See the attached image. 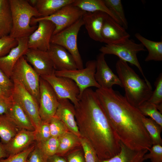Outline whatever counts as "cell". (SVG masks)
Returning a JSON list of instances; mask_svg holds the SVG:
<instances>
[{
    "label": "cell",
    "mask_w": 162,
    "mask_h": 162,
    "mask_svg": "<svg viewBox=\"0 0 162 162\" xmlns=\"http://www.w3.org/2000/svg\"><path fill=\"white\" fill-rule=\"evenodd\" d=\"M101 35L102 42L106 44L117 43L130 37L125 29L108 14L104 20Z\"/></svg>",
    "instance_id": "obj_15"
},
{
    "label": "cell",
    "mask_w": 162,
    "mask_h": 162,
    "mask_svg": "<svg viewBox=\"0 0 162 162\" xmlns=\"http://www.w3.org/2000/svg\"><path fill=\"white\" fill-rule=\"evenodd\" d=\"M48 157L36 143L35 147L29 154L27 162H48Z\"/></svg>",
    "instance_id": "obj_41"
},
{
    "label": "cell",
    "mask_w": 162,
    "mask_h": 162,
    "mask_svg": "<svg viewBox=\"0 0 162 162\" xmlns=\"http://www.w3.org/2000/svg\"><path fill=\"white\" fill-rule=\"evenodd\" d=\"M79 140L82 148L86 162H97L98 158L96 153L90 144L81 137H79Z\"/></svg>",
    "instance_id": "obj_39"
},
{
    "label": "cell",
    "mask_w": 162,
    "mask_h": 162,
    "mask_svg": "<svg viewBox=\"0 0 162 162\" xmlns=\"http://www.w3.org/2000/svg\"><path fill=\"white\" fill-rule=\"evenodd\" d=\"M12 19V27L9 36L14 38L28 37L37 29L32 26V18L41 15L35 8L26 0H9Z\"/></svg>",
    "instance_id": "obj_4"
},
{
    "label": "cell",
    "mask_w": 162,
    "mask_h": 162,
    "mask_svg": "<svg viewBox=\"0 0 162 162\" xmlns=\"http://www.w3.org/2000/svg\"><path fill=\"white\" fill-rule=\"evenodd\" d=\"M105 5L114 14L119 20L120 25L125 29L128 27L123 6L121 0H103Z\"/></svg>",
    "instance_id": "obj_31"
},
{
    "label": "cell",
    "mask_w": 162,
    "mask_h": 162,
    "mask_svg": "<svg viewBox=\"0 0 162 162\" xmlns=\"http://www.w3.org/2000/svg\"><path fill=\"white\" fill-rule=\"evenodd\" d=\"M67 162H86L83 152L80 150H76L66 155Z\"/></svg>",
    "instance_id": "obj_43"
},
{
    "label": "cell",
    "mask_w": 162,
    "mask_h": 162,
    "mask_svg": "<svg viewBox=\"0 0 162 162\" xmlns=\"http://www.w3.org/2000/svg\"><path fill=\"white\" fill-rule=\"evenodd\" d=\"M12 102L11 96L7 98L0 97V115H7Z\"/></svg>",
    "instance_id": "obj_44"
},
{
    "label": "cell",
    "mask_w": 162,
    "mask_h": 162,
    "mask_svg": "<svg viewBox=\"0 0 162 162\" xmlns=\"http://www.w3.org/2000/svg\"><path fill=\"white\" fill-rule=\"evenodd\" d=\"M10 97H8L5 94V93L3 91L0 86V97L4 98H7Z\"/></svg>",
    "instance_id": "obj_47"
},
{
    "label": "cell",
    "mask_w": 162,
    "mask_h": 162,
    "mask_svg": "<svg viewBox=\"0 0 162 162\" xmlns=\"http://www.w3.org/2000/svg\"><path fill=\"white\" fill-rule=\"evenodd\" d=\"M12 19L9 0H0V38L9 35Z\"/></svg>",
    "instance_id": "obj_28"
},
{
    "label": "cell",
    "mask_w": 162,
    "mask_h": 162,
    "mask_svg": "<svg viewBox=\"0 0 162 162\" xmlns=\"http://www.w3.org/2000/svg\"><path fill=\"white\" fill-rule=\"evenodd\" d=\"M96 67V61L89 60L86 62V67L82 69L56 70L55 74L58 76L70 78L76 82L80 89L79 99L86 89L91 87L100 88L95 78Z\"/></svg>",
    "instance_id": "obj_10"
},
{
    "label": "cell",
    "mask_w": 162,
    "mask_h": 162,
    "mask_svg": "<svg viewBox=\"0 0 162 162\" xmlns=\"http://www.w3.org/2000/svg\"><path fill=\"white\" fill-rule=\"evenodd\" d=\"M116 68L128 101L136 107L147 101L153 92L152 87L142 79L127 62L119 59L116 63Z\"/></svg>",
    "instance_id": "obj_3"
},
{
    "label": "cell",
    "mask_w": 162,
    "mask_h": 162,
    "mask_svg": "<svg viewBox=\"0 0 162 162\" xmlns=\"http://www.w3.org/2000/svg\"><path fill=\"white\" fill-rule=\"evenodd\" d=\"M155 89L148 100L154 104L159 111L162 113V74H160L154 83Z\"/></svg>",
    "instance_id": "obj_33"
},
{
    "label": "cell",
    "mask_w": 162,
    "mask_h": 162,
    "mask_svg": "<svg viewBox=\"0 0 162 162\" xmlns=\"http://www.w3.org/2000/svg\"><path fill=\"white\" fill-rule=\"evenodd\" d=\"M134 36L148 51V55L145 60V62L162 61V41H155L148 40L139 33H136Z\"/></svg>",
    "instance_id": "obj_26"
},
{
    "label": "cell",
    "mask_w": 162,
    "mask_h": 162,
    "mask_svg": "<svg viewBox=\"0 0 162 162\" xmlns=\"http://www.w3.org/2000/svg\"><path fill=\"white\" fill-rule=\"evenodd\" d=\"M8 156V155L4 149L3 144L0 141V159L5 158Z\"/></svg>",
    "instance_id": "obj_46"
},
{
    "label": "cell",
    "mask_w": 162,
    "mask_h": 162,
    "mask_svg": "<svg viewBox=\"0 0 162 162\" xmlns=\"http://www.w3.org/2000/svg\"><path fill=\"white\" fill-rule=\"evenodd\" d=\"M148 151L149 152L144 155L145 160L149 159L151 162H162V145H152Z\"/></svg>",
    "instance_id": "obj_40"
},
{
    "label": "cell",
    "mask_w": 162,
    "mask_h": 162,
    "mask_svg": "<svg viewBox=\"0 0 162 162\" xmlns=\"http://www.w3.org/2000/svg\"><path fill=\"white\" fill-rule=\"evenodd\" d=\"M79 137L69 131L59 137L58 147L56 154L63 156L71 148L80 144Z\"/></svg>",
    "instance_id": "obj_29"
},
{
    "label": "cell",
    "mask_w": 162,
    "mask_h": 162,
    "mask_svg": "<svg viewBox=\"0 0 162 162\" xmlns=\"http://www.w3.org/2000/svg\"><path fill=\"white\" fill-rule=\"evenodd\" d=\"M72 4L86 12L101 11L105 13L120 25L118 19L106 6L103 0H75Z\"/></svg>",
    "instance_id": "obj_25"
},
{
    "label": "cell",
    "mask_w": 162,
    "mask_h": 162,
    "mask_svg": "<svg viewBox=\"0 0 162 162\" xmlns=\"http://www.w3.org/2000/svg\"><path fill=\"white\" fill-rule=\"evenodd\" d=\"M86 12L71 4L64 6L49 16L33 17L31 20V25H36L37 22L40 20H49L55 26L53 35L74 24L82 18Z\"/></svg>",
    "instance_id": "obj_9"
},
{
    "label": "cell",
    "mask_w": 162,
    "mask_h": 162,
    "mask_svg": "<svg viewBox=\"0 0 162 162\" xmlns=\"http://www.w3.org/2000/svg\"><path fill=\"white\" fill-rule=\"evenodd\" d=\"M79 100L74 106L80 137L90 144L99 160L117 154L120 151L121 142L95 91L90 88L86 89Z\"/></svg>",
    "instance_id": "obj_1"
},
{
    "label": "cell",
    "mask_w": 162,
    "mask_h": 162,
    "mask_svg": "<svg viewBox=\"0 0 162 162\" xmlns=\"http://www.w3.org/2000/svg\"><path fill=\"white\" fill-rule=\"evenodd\" d=\"M120 152L114 156L107 159L99 160L97 162H146L144 155L147 149L136 150L128 147L121 142Z\"/></svg>",
    "instance_id": "obj_22"
},
{
    "label": "cell",
    "mask_w": 162,
    "mask_h": 162,
    "mask_svg": "<svg viewBox=\"0 0 162 162\" xmlns=\"http://www.w3.org/2000/svg\"><path fill=\"white\" fill-rule=\"evenodd\" d=\"M39 89V115L42 121L49 122L55 115L58 105V100L51 86L40 76Z\"/></svg>",
    "instance_id": "obj_12"
},
{
    "label": "cell",
    "mask_w": 162,
    "mask_h": 162,
    "mask_svg": "<svg viewBox=\"0 0 162 162\" xmlns=\"http://www.w3.org/2000/svg\"><path fill=\"white\" fill-rule=\"evenodd\" d=\"M49 123L51 136L58 138L69 131L64 124L55 116L51 118Z\"/></svg>",
    "instance_id": "obj_35"
},
{
    "label": "cell",
    "mask_w": 162,
    "mask_h": 162,
    "mask_svg": "<svg viewBox=\"0 0 162 162\" xmlns=\"http://www.w3.org/2000/svg\"><path fill=\"white\" fill-rule=\"evenodd\" d=\"M48 162H67L66 159L63 156L56 154L48 157Z\"/></svg>",
    "instance_id": "obj_45"
},
{
    "label": "cell",
    "mask_w": 162,
    "mask_h": 162,
    "mask_svg": "<svg viewBox=\"0 0 162 162\" xmlns=\"http://www.w3.org/2000/svg\"><path fill=\"white\" fill-rule=\"evenodd\" d=\"M0 86L8 97H11L14 88L13 82L0 69Z\"/></svg>",
    "instance_id": "obj_42"
},
{
    "label": "cell",
    "mask_w": 162,
    "mask_h": 162,
    "mask_svg": "<svg viewBox=\"0 0 162 162\" xmlns=\"http://www.w3.org/2000/svg\"><path fill=\"white\" fill-rule=\"evenodd\" d=\"M40 77L51 86L58 100L67 99L70 100L74 106L77 104L80 89L76 84L72 80L67 77L57 76L55 73Z\"/></svg>",
    "instance_id": "obj_11"
},
{
    "label": "cell",
    "mask_w": 162,
    "mask_h": 162,
    "mask_svg": "<svg viewBox=\"0 0 162 162\" xmlns=\"http://www.w3.org/2000/svg\"><path fill=\"white\" fill-rule=\"evenodd\" d=\"M7 115L20 129L31 131L35 130L28 117L20 105L13 99L11 105Z\"/></svg>",
    "instance_id": "obj_23"
},
{
    "label": "cell",
    "mask_w": 162,
    "mask_h": 162,
    "mask_svg": "<svg viewBox=\"0 0 162 162\" xmlns=\"http://www.w3.org/2000/svg\"><path fill=\"white\" fill-rule=\"evenodd\" d=\"M34 131L21 129L8 142L3 144L8 156L20 153L29 147L35 141Z\"/></svg>",
    "instance_id": "obj_20"
},
{
    "label": "cell",
    "mask_w": 162,
    "mask_h": 162,
    "mask_svg": "<svg viewBox=\"0 0 162 162\" xmlns=\"http://www.w3.org/2000/svg\"><path fill=\"white\" fill-rule=\"evenodd\" d=\"M107 14L101 11L86 12L82 17L89 37L94 41L102 42L101 32Z\"/></svg>",
    "instance_id": "obj_21"
},
{
    "label": "cell",
    "mask_w": 162,
    "mask_h": 162,
    "mask_svg": "<svg viewBox=\"0 0 162 162\" xmlns=\"http://www.w3.org/2000/svg\"><path fill=\"white\" fill-rule=\"evenodd\" d=\"M11 80L14 83L12 99L21 106L30 118L35 130H37L42 122L39 114V103L20 82L15 79Z\"/></svg>",
    "instance_id": "obj_8"
},
{
    "label": "cell",
    "mask_w": 162,
    "mask_h": 162,
    "mask_svg": "<svg viewBox=\"0 0 162 162\" xmlns=\"http://www.w3.org/2000/svg\"><path fill=\"white\" fill-rule=\"evenodd\" d=\"M95 92L120 142L132 149L148 151L152 142L143 122L145 116L138 108L112 88H100Z\"/></svg>",
    "instance_id": "obj_2"
},
{
    "label": "cell",
    "mask_w": 162,
    "mask_h": 162,
    "mask_svg": "<svg viewBox=\"0 0 162 162\" xmlns=\"http://www.w3.org/2000/svg\"><path fill=\"white\" fill-rule=\"evenodd\" d=\"M18 44L17 40L9 35L0 38V57L7 55Z\"/></svg>",
    "instance_id": "obj_36"
},
{
    "label": "cell",
    "mask_w": 162,
    "mask_h": 162,
    "mask_svg": "<svg viewBox=\"0 0 162 162\" xmlns=\"http://www.w3.org/2000/svg\"><path fill=\"white\" fill-rule=\"evenodd\" d=\"M142 121L150 136L152 145L158 144L162 145L161 133L162 127L150 118L144 117Z\"/></svg>",
    "instance_id": "obj_30"
},
{
    "label": "cell",
    "mask_w": 162,
    "mask_h": 162,
    "mask_svg": "<svg viewBox=\"0 0 162 162\" xmlns=\"http://www.w3.org/2000/svg\"><path fill=\"white\" fill-rule=\"evenodd\" d=\"M40 77L23 56L14 65L10 79L20 82L39 104Z\"/></svg>",
    "instance_id": "obj_7"
},
{
    "label": "cell",
    "mask_w": 162,
    "mask_h": 162,
    "mask_svg": "<svg viewBox=\"0 0 162 162\" xmlns=\"http://www.w3.org/2000/svg\"><path fill=\"white\" fill-rule=\"evenodd\" d=\"M58 100V105L54 116L64 124L69 131L80 137L75 118L74 105L67 99Z\"/></svg>",
    "instance_id": "obj_19"
},
{
    "label": "cell",
    "mask_w": 162,
    "mask_h": 162,
    "mask_svg": "<svg viewBox=\"0 0 162 162\" xmlns=\"http://www.w3.org/2000/svg\"><path fill=\"white\" fill-rule=\"evenodd\" d=\"M145 116H149L162 127V115L153 104L145 101L137 107Z\"/></svg>",
    "instance_id": "obj_32"
},
{
    "label": "cell",
    "mask_w": 162,
    "mask_h": 162,
    "mask_svg": "<svg viewBox=\"0 0 162 162\" xmlns=\"http://www.w3.org/2000/svg\"><path fill=\"white\" fill-rule=\"evenodd\" d=\"M56 70L77 69L72 56L64 48L57 45L50 44L47 51Z\"/></svg>",
    "instance_id": "obj_18"
},
{
    "label": "cell",
    "mask_w": 162,
    "mask_h": 162,
    "mask_svg": "<svg viewBox=\"0 0 162 162\" xmlns=\"http://www.w3.org/2000/svg\"><path fill=\"white\" fill-rule=\"evenodd\" d=\"M21 129L8 116L0 115V138L3 144L8 142Z\"/></svg>",
    "instance_id": "obj_27"
},
{
    "label": "cell",
    "mask_w": 162,
    "mask_h": 162,
    "mask_svg": "<svg viewBox=\"0 0 162 162\" xmlns=\"http://www.w3.org/2000/svg\"><path fill=\"white\" fill-rule=\"evenodd\" d=\"M34 132L36 142L41 143L48 140L51 136L49 122L42 121L39 127Z\"/></svg>",
    "instance_id": "obj_37"
},
{
    "label": "cell",
    "mask_w": 162,
    "mask_h": 162,
    "mask_svg": "<svg viewBox=\"0 0 162 162\" xmlns=\"http://www.w3.org/2000/svg\"><path fill=\"white\" fill-rule=\"evenodd\" d=\"M24 56L39 76L55 73L56 70L47 51L28 49Z\"/></svg>",
    "instance_id": "obj_14"
},
{
    "label": "cell",
    "mask_w": 162,
    "mask_h": 162,
    "mask_svg": "<svg viewBox=\"0 0 162 162\" xmlns=\"http://www.w3.org/2000/svg\"><path fill=\"white\" fill-rule=\"evenodd\" d=\"M105 55L100 53L97 56L95 78L100 88H112L114 85L122 87L121 82L118 76L110 68L105 59Z\"/></svg>",
    "instance_id": "obj_16"
},
{
    "label": "cell",
    "mask_w": 162,
    "mask_h": 162,
    "mask_svg": "<svg viewBox=\"0 0 162 162\" xmlns=\"http://www.w3.org/2000/svg\"><path fill=\"white\" fill-rule=\"evenodd\" d=\"M18 44L6 55L0 57V69L10 78L13 68L19 59L26 54L28 49V37L16 39Z\"/></svg>",
    "instance_id": "obj_17"
},
{
    "label": "cell",
    "mask_w": 162,
    "mask_h": 162,
    "mask_svg": "<svg viewBox=\"0 0 162 162\" xmlns=\"http://www.w3.org/2000/svg\"><path fill=\"white\" fill-rule=\"evenodd\" d=\"M37 23V28L28 37V48L47 51L50 47L55 25L51 21L45 20H39Z\"/></svg>",
    "instance_id": "obj_13"
},
{
    "label": "cell",
    "mask_w": 162,
    "mask_h": 162,
    "mask_svg": "<svg viewBox=\"0 0 162 162\" xmlns=\"http://www.w3.org/2000/svg\"><path fill=\"white\" fill-rule=\"evenodd\" d=\"M35 146V143L20 153L0 159V162H27L29 154Z\"/></svg>",
    "instance_id": "obj_38"
},
{
    "label": "cell",
    "mask_w": 162,
    "mask_h": 162,
    "mask_svg": "<svg viewBox=\"0 0 162 162\" xmlns=\"http://www.w3.org/2000/svg\"><path fill=\"white\" fill-rule=\"evenodd\" d=\"M84 25L82 18L71 26L53 35L50 40L51 44L63 47L70 54L78 69L84 68L83 61L77 44L78 34L80 28Z\"/></svg>",
    "instance_id": "obj_6"
},
{
    "label": "cell",
    "mask_w": 162,
    "mask_h": 162,
    "mask_svg": "<svg viewBox=\"0 0 162 162\" xmlns=\"http://www.w3.org/2000/svg\"><path fill=\"white\" fill-rule=\"evenodd\" d=\"M36 143L43 152L48 157L56 154L59 146L58 138L51 136L48 140L43 142Z\"/></svg>",
    "instance_id": "obj_34"
},
{
    "label": "cell",
    "mask_w": 162,
    "mask_h": 162,
    "mask_svg": "<svg viewBox=\"0 0 162 162\" xmlns=\"http://www.w3.org/2000/svg\"><path fill=\"white\" fill-rule=\"evenodd\" d=\"M75 0H37L34 6L41 17H46L54 14L63 7L72 4Z\"/></svg>",
    "instance_id": "obj_24"
},
{
    "label": "cell",
    "mask_w": 162,
    "mask_h": 162,
    "mask_svg": "<svg viewBox=\"0 0 162 162\" xmlns=\"http://www.w3.org/2000/svg\"><path fill=\"white\" fill-rule=\"evenodd\" d=\"M144 47L141 43H136L129 38L117 43L106 44L102 46L99 49V51L105 55L116 56L120 59L135 66L141 73L147 84L152 87L150 83L144 74L137 57L138 52L146 50Z\"/></svg>",
    "instance_id": "obj_5"
}]
</instances>
